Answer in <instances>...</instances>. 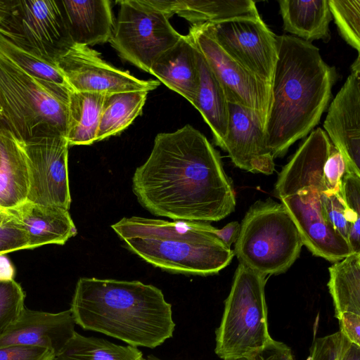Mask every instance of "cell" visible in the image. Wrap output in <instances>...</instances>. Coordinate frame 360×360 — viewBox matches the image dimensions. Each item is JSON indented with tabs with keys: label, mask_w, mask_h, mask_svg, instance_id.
Masks as SVG:
<instances>
[{
	"label": "cell",
	"mask_w": 360,
	"mask_h": 360,
	"mask_svg": "<svg viewBox=\"0 0 360 360\" xmlns=\"http://www.w3.org/2000/svg\"><path fill=\"white\" fill-rule=\"evenodd\" d=\"M132 191L152 214L174 220L217 221L236 207L219 152L190 124L157 134L149 157L134 173Z\"/></svg>",
	"instance_id": "1"
},
{
	"label": "cell",
	"mask_w": 360,
	"mask_h": 360,
	"mask_svg": "<svg viewBox=\"0 0 360 360\" xmlns=\"http://www.w3.org/2000/svg\"><path fill=\"white\" fill-rule=\"evenodd\" d=\"M278 59L264 126L274 158L304 138L319 124L337 79L333 67L311 43L290 35L276 36Z\"/></svg>",
	"instance_id": "2"
},
{
	"label": "cell",
	"mask_w": 360,
	"mask_h": 360,
	"mask_svg": "<svg viewBox=\"0 0 360 360\" xmlns=\"http://www.w3.org/2000/svg\"><path fill=\"white\" fill-rule=\"evenodd\" d=\"M70 310L83 329L136 347L161 345L176 326L162 290L139 281L80 278Z\"/></svg>",
	"instance_id": "3"
},
{
	"label": "cell",
	"mask_w": 360,
	"mask_h": 360,
	"mask_svg": "<svg viewBox=\"0 0 360 360\" xmlns=\"http://www.w3.org/2000/svg\"><path fill=\"white\" fill-rule=\"evenodd\" d=\"M111 228L134 254L151 265L174 274L207 276L227 266L234 256L201 221L133 216Z\"/></svg>",
	"instance_id": "4"
},
{
	"label": "cell",
	"mask_w": 360,
	"mask_h": 360,
	"mask_svg": "<svg viewBox=\"0 0 360 360\" xmlns=\"http://www.w3.org/2000/svg\"><path fill=\"white\" fill-rule=\"evenodd\" d=\"M330 146L323 129L313 130L283 167L274 192L295 223L303 245L314 255L335 262L352 251L328 221L323 207V166Z\"/></svg>",
	"instance_id": "5"
},
{
	"label": "cell",
	"mask_w": 360,
	"mask_h": 360,
	"mask_svg": "<svg viewBox=\"0 0 360 360\" xmlns=\"http://www.w3.org/2000/svg\"><path fill=\"white\" fill-rule=\"evenodd\" d=\"M71 91L30 75L0 54V108L17 140L65 136Z\"/></svg>",
	"instance_id": "6"
},
{
	"label": "cell",
	"mask_w": 360,
	"mask_h": 360,
	"mask_svg": "<svg viewBox=\"0 0 360 360\" xmlns=\"http://www.w3.org/2000/svg\"><path fill=\"white\" fill-rule=\"evenodd\" d=\"M303 242L285 207L272 199L257 200L240 224L233 253L266 276L286 271L298 258Z\"/></svg>",
	"instance_id": "7"
},
{
	"label": "cell",
	"mask_w": 360,
	"mask_h": 360,
	"mask_svg": "<svg viewBox=\"0 0 360 360\" xmlns=\"http://www.w3.org/2000/svg\"><path fill=\"white\" fill-rule=\"evenodd\" d=\"M266 276L239 263L219 327L214 352L221 359L254 353L271 340L265 299Z\"/></svg>",
	"instance_id": "8"
},
{
	"label": "cell",
	"mask_w": 360,
	"mask_h": 360,
	"mask_svg": "<svg viewBox=\"0 0 360 360\" xmlns=\"http://www.w3.org/2000/svg\"><path fill=\"white\" fill-rule=\"evenodd\" d=\"M110 42L120 56L148 72L156 59L182 37L169 17L148 0H120Z\"/></svg>",
	"instance_id": "9"
},
{
	"label": "cell",
	"mask_w": 360,
	"mask_h": 360,
	"mask_svg": "<svg viewBox=\"0 0 360 360\" xmlns=\"http://www.w3.org/2000/svg\"><path fill=\"white\" fill-rule=\"evenodd\" d=\"M0 34L53 60L72 44L59 1L15 0L12 15Z\"/></svg>",
	"instance_id": "10"
},
{
	"label": "cell",
	"mask_w": 360,
	"mask_h": 360,
	"mask_svg": "<svg viewBox=\"0 0 360 360\" xmlns=\"http://www.w3.org/2000/svg\"><path fill=\"white\" fill-rule=\"evenodd\" d=\"M186 36L220 82L226 95L255 112L264 130L271 88L225 52L216 41L210 23L193 25Z\"/></svg>",
	"instance_id": "11"
},
{
	"label": "cell",
	"mask_w": 360,
	"mask_h": 360,
	"mask_svg": "<svg viewBox=\"0 0 360 360\" xmlns=\"http://www.w3.org/2000/svg\"><path fill=\"white\" fill-rule=\"evenodd\" d=\"M17 141L30 171L27 201L69 210L71 204L68 167L69 146L65 137L51 136Z\"/></svg>",
	"instance_id": "12"
},
{
	"label": "cell",
	"mask_w": 360,
	"mask_h": 360,
	"mask_svg": "<svg viewBox=\"0 0 360 360\" xmlns=\"http://www.w3.org/2000/svg\"><path fill=\"white\" fill-rule=\"evenodd\" d=\"M219 46L233 59L271 89L278 59L276 35L260 19L210 23Z\"/></svg>",
	"instance_id": "13"
},
{
	"label": "cell",
	"mask_w": 360,
	"mask_h": 360,
	"mask_svg": "<svg viewBox=\"0 0 360 360\" xmlns=\"http://www.w3.org/2000/svg\"><path fill=\"white\" fill-rule=\"evenodd\" d=\"M72 91L110 94L129 91H153L158 80H143L103 60L89 46L72 43L55 59Z\"/></svg>",
	"instance_id": "14"
},
{
	"label": "cell",
	"mask_w": 360,
	"mask_h": 360,
	"mask_svg": "<svg viewBox=\"0 0 360 360\" xmlns=\"http://www.w3.org/2000/svg\"><path fill=\"white\" fill-rule=\"evenodd\" d=\"M226 96L229 120L222 150L240 169L271 174L275 170L274 157L266 145L264 127L258 115L232 96Z\"/></svg>",
	"instance_id": "15"
},
{
	"label": "cell",
	"mask_w": 360,
	"mask_h": 360,
	"mask_svg": "<svg viewBox=\"0 0 360 360\" xmlns=\"http://www.w3.org/2000/svg\"><path fill=\"white\" fill-rule=\"evenodd\" d=\"M323 127L347 172L360 176V70H352L329 106Z\"/></svg>",
	"instance_id": "16"
},
{
	"label": "cell",
	"mask_w": 360,
	"mask_h": 360,
	"mask_svg": "<svg viewBox=\"0 0 360 360\" xmlns=\"http://www.w3.org/2000/svg\"><path fill=\"white\" fill-rule=\"evenodd\" d=\"M75 326L70 309L50 313L25 307L17 321L0 338V347H39L50 350L56 357L75 333Z\"/></svg>",
	"instance_id": "17"
},
{
	"label": "cell",
	"mask_w": 360,
	"mask_h": 360,
	"mask_svg": "<svg viewBox=\"0 0 360 360\" xmlns=\"http://www.w3.org/2000/svg\"><path fill=\"white\" fill-rule=\"evenodd\" d=\"M59 2L72 43L89 46L110 41L115 26L110 1Z\"/></svg>",
	"instance_id": "18"
},
{
	"label": "cell",
	"mask_w": 360,
	"mask_h": 360,
	"mask_svg": "<svg viewBox=\"0 0 360 360\" xmlns=\"http://www.w3.org/2000/svg\"><path fill=\"white\" fill-rule=\"evenodd\" d=\"M149 73L191 103L199 86L198 51L186 35L160 55Z\"/></svg>",
	"instance_id": "19"
},
{
	"label": "cell",
	"mask_w": 360,
	"mask_h": 360,
	"mask_svg": "<svg viewBox=\"0 0 360 360\" xmlns=\"http://www.w3.org/2000/svg\"><path fill=\"white\" fill-rule=\"evenodd\" d=\"M13 210L26 231L28 249L48 244L64 245L77 235L69 210L65 208L26 201Z\"/></svg>",
	"instance_id": "20"
},
{
	"label": "cell",
	"mask_w": 360,
	"mask_h": 360,
	"mask_svg": "<svg viewBox=\"0 0 360 360\" xmlns=\"http://www.w3.org/2000/svg\"><path fill=\"white\" fill-rule=\"evenodd\" d=\"M169 18L174 14L193 25L218 23L234 19H260L252 0H148Z\"/></svg>",
	"instance_id": "21"
},
{
	"label": "cell",
	"mask_w": 360,
	"mask_h": 360,
	"mask_svg": "<svg viewBox=\"0 0 360 360\" xmlns=\"http://www.w3.org/2000/svg\"><path fill=\"white\" fill-rule=\"evenodd\" d=\"M30 171L24 153L15 138L0 131V207L13 210L27 201Z\"/></svg>",
	"instance_id": "22"
},
{
	"label": "cell",
	"mask_w": 360,
	"mask_h": 360,
	"mask_svg": "<svg viewBox=\"0 0 360 360\" xmlns=\"http://www.w3.org/2000/svg\"><path fill=\"white\" fill-rule=\"evenodd\" d=\"M198 64L199 86L191 104L200 112L210 127L215 144L222 149L228 132L229 120L225 91L198 51Z\"/></svg>",
	"instance_id": "23"
},
{
	"label": "cell",
	"mask_w": 360,
	"mask_h": 360,
	"mask_svg": "<svg viewBox=\"0 0 360 360\" xmlns=\"http://www.w3.org/2000/svg\"><path fill=\"white\" fill-rule=\"evenodd\" d=\"M278 3L285 31L310 43L330 40L332 15L328 0H280Z\"/></svg>",
	"instance_id": "24"
},
{
	"label": "cell",
	"mask_w": 360,
	"mask_h": 360,
	"mask_svg": "<svg viewBox=\"0 0 360 360\" xmlns=\"http://www.w3.org/2000/svg\"><path fill=\"white\" fill-rule=\"evenodd\" d=\"M105 94L75 91L70 92L65 135L69 146L91 145L96 142Z\"/></svg>",
	"instance_id": "25"
},
{
	"label": "cell",
	"mask_w": 360,
	"mask_h": 360,
	"mask_svg": "<svg viewBox=\"0 0 360 360\" xmlns=\"http://www.w3.org/2000/svg\"><path fill=\"white\" fill-rule=\"evenodd\" d=\"M148 92L137 90L106 94L96 141L117 135L128 127L142 113Z\"/></svg>",
	"instance_id": "26"
},
{
	"label": "cell",
	"mask_w": 360,
	"mask_h": 360,
	"mask_svg": "<svg viewBox=\"0 0 360 360\" xmlns=\"http://www.w3.org/2000/svg\"><path fill=\"white\" fill-rule=\"evenodd\" d=\"M328 283L335 316L345 311L360 314V252H352L329 268Z\"/></svg>",
	"instance_id": "27"
},
{
	"label": "cell",
	"mask_w": 360,
	"mask_h": 360,
	"mask_svg": "<svg viewBox=\"0 0 360 360\" xmlns=\"http://www.w3.org/2000/svg\"><path fill=\"white\" fill-rule=\"evenodd\" d=\"M136 347L120 345L96 337H87L75 331L56 360H144Z\"/></svg>",
	"instance_id": "28"
},
{
	"label": "cell",
	"mask_w": 360,
	"mask_h": 360,
	"mask_svg": "<svg viewBox=\"0 0 360 360\" xmlns=\"http://www.w3.org/2000/svg\"><path fill=\"white\" fill-rule=\"evenodd\" d=\"M0 54L33 76L70 89L55 60L19 46L1 34Z\"/></svg>",
	"instance_id": "29"
},
{
	"label": "cell",
	"mask_w": 360,
	"mask_h": 360,
	"mask_svg": "<svg viewBox=\"0 0 360 360\" xmlns=\"http://www.w3.org/2000/svg\"><path fill=\"white\" fill-rule=\"evenodd\" d=\"M331 15L345 41L360 51V0H328Z\"/></svg>",
	"instance_id": "30"
},
{
	"label": "cell",
	"mask_w": 360,
	"mask_h": 360,
	"mask_svg": "<svg viewBox=\"0 0 360 360\" xmlns=\"http://www.w3.org/2000/svg\"><path fill=\"white\" fill-rule=\"evenodd\" d=\"M25 298L22 288L14 279L0 281V338L20 316Z\"/></svg>",
	"instance_id": "31"
},
{
	"label": "cell",
	"mask_w": 360,
	"mask_h": 360,
	"mask_svg": "<svg viewBox=\"0 0 360 360\" xmlns=\"http://www.w3.org/2000/svg\"><path fill=\"white\" fill-rule=\"evenodd\" d=\"M28 249L26 231L13 210L0 207V255Z\"/></svg>",
	"instance_id": "32"
},
{
	"label": "cell",
	"mask_w": 360,
	"mask_h": 360,
	"mask_svg": "<svg viewBox=\"0 0 360 360\" xmlns=\"http://www.w3.org/2000/svg\"><path fill=\"white\" fill-rule=\"evenodd\" d=\"M349 342L340 330L318 338L313 343L308 360H342Z\"/></svg>",
	"instance_id": "33"
},
{
	"label": "cell",
	"mask_w": 360,
	"mask_h": 360,
	"mask_svg": "<svg viewBox=\"0 0 360 360\" xmlns=\"http://www.w3.org/2000/svg\"><path fill=\"white\" fill-rule=\"evenodd\" d=\"M346 173V162L340 151L331 143L323 166V179L326 187L336 193H342V181Z\"/></svg>",
	"instance_id": "34"
},
{
	"label": "cell",
	"mask_w": 360,
	"mask_h": 360,
	"mask_svg": "<svg viewBox=\"0 0 360 360\" xmlns=\"http://www.w3.org/2000/svg\"><path fill=\"white\" fill-rule=\"evenodd\" d=\"M0 360H56V356L43 347L10 345L0 347Z\"/></svg>",
	"instance_id": "35"
},
{
	"label": "cell",
	"mask_w": 360,
	"mask_h": 360,
	"mask_svg": "<svg viewBox=\"0 0 360 360\" xmlns=\"http://www.w3.org/2000/svg\"><path fill=\"white\" fill-rule=\"evenodd\" d=\"M291 349L285 343L272 339L262 349L249 355L224 360H293Z\"/></svg>",
	"instance_id": "36"
},
{
	"label": "cell",
	"mask_w": 360,
	"mask_h": 360,
	"mask_svg": "<svg viewBox=\"0 0 360 360\" xmlns=\"http://www.w3.org/2000/svg\"><path fill=\"white\" fill-rule=\"evenodd\" d=\"M342 191L347 207L360 214V176L347 172L342 181Z\"/></svg>",
	"instance_id": "37"
},
{
	"label": "cell",
	"mask_w": 360,
	"mask_h": 360,
	"mask_svg": "<svg viewBox=\"0 0 360 360\" xmlns=\"http://www.w3.org/2000/svg\"><path fill=\"white\" fill-rule=\"evenodd\" d=\"M338 320L342 335L351 342L360 346V314L345 311Z\"/></svg>",
	"instance_id": "38"
},
{
	"label": "cell",
	"mask_w": 360,
	"mask_h": 360,
	"mask_svg": "<svg viewBox=\"0 0 360 360\" xmlns=\"http://www.w3.org/2000/svg\"><path fill=\"white\" fill-rule=\"evenodd\" d=\"M212 231L226 245L231 248V245L236 242L238 238L240 224L238 221H231L221 229L213 226Z\"/></svg>",
	"instance_id": "39"
},
{
	"label": "cell",
	"mask_w": 360,
	"mask_h": 360,
	"mask_svg": "<svg viewBox=\"0 0 360 360\" xmlns=\"http://www.w3.org/2000/svg\"><path fill=\"white\" fill-rule=\"evenodd\" d=\"M15 273V268L6 254L0 255V281L13 280Z\"/></svg>",
	"instance_id": "40"
},
{
	"label": "cell",
	"mask_w": 360,
	"mask_h": 360,
	"mask_svg": "<svg viewBox=\"0 0 360 360\" xmlns=\"http://www.w3.org/2000/svg\"><path fill=\"white\" fill-rule=\"evenodd\" d=\"M15 0H0V30L2 29L12 15Z\"/></svg>",
	"instance_id": "41"
},
{
	"label": "cell",
	"mask_w": 360,
	"mask_h": 360,
	"mask_svg": "<svg viewBox=\"0 0 360 360\" xmlns=\"http://www.w3.org/2000/svg\"><path fill=\"white\" fill-rule=\"evenodd\" d=\"M342 360H360V346L349 342Z\"/></svg>",
	"instance_id": "42"
},
{
	"label": "cell",
	"mask_w": 360,
	"mask_h": 360,
	"mask_svg": "<svg viewBox=\"0 0 360 360\" xmlns=\"http://www.w3.org/2000/svg\"><path fill=\"white\" fill-rule=\"evenodd\" d=\"M8 130L0 108V131Z\"/></svg>",
	"instance_id": "43"
},
{
	"label": "cell",
	"mask_w": 360,
	"mask_h": 360,
	"mask_svg": "<svg viewBox=\"0 0 360 360\" xmlns=\"http://www.w3.org/2000/svg\"><path fill=\"white\" fill-rule=\"evenodd\" d=\"M144 360H163V359H161L154 355H148L146 358L144 359Z\"/></svg>",
	"instance_id": "44"
},
{
	"label": "cell",
	"mask_w": 360,
	"mask_h": 360,
	"mask_svg": "<svg viewBox=\"0 0 360 360\" xmlns=\"http://www.w3.org/2000/svg\"><path fill=\"white\" fill-rule=\"evenodd\" d=\"M294 360V359H293Z\"/></svg>",
	"instance_id": "45"
}]
</instances>
